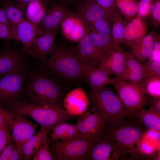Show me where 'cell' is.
<instances>
[{
    "label": "cell",
    "mask_w": 160,
    "mask_h": 160,
    "mask_svg": "<svg viewBox=\"0 0 160 160\" xmlns=\"http://www.w3.org/2000/svg\"><path fill=\"white\" fill-rule=\"evenodd\" d=\"M64 93L54 79L37 65L30 64L26 68V78L19 100L40 105L62 106Z\"/></svg>",
    "instance_id": "1"
},
{
    "label": "cell",
    "mask_w": 160,
    "mask_h": 160,
    "mask_svg": "<svg viewBox=\"0 0 160 160\" xmlns=\"http://www.w3.org/2000/svg\"><path fill=\"white\" fill-rule=\"evenodd\" d=\"M23 114L35 121L42 128L49 132L59 124L76 116L68 112L62 106L40 105L19 100L5 109Z\"/></svg>",
    "instance_id": "2"
},
{
    "label": "cell",
    "mask_w": 160,
    "mask_h": 160,
    "mask_svg": "<svg viewBox=\"0 0 160 160\" xmlns=\"http://www.w3.org/2000/svg\"><path fill=\"white\" fill-rule=\"evenodd\" d=\"M106 127L105 135L130 154L132 159L141 156L139 147L145 131L141 124L132 118Z\"/></svg>",
    "instance_id": "3"
},
{
    "label": "cell",
    "mask_w": 160,
    "mask_h": 160,
    "mask_svg": "<svg viewBox=\"0 0 160 160\" xmlns=\"http://www.w3.org/2000/svg\"><path fill=\"white\" fill-rule=\"evenodd\" d=\"M89 97L91 107L108 125H114L130 117L131 113L123 106L118 95L108 88L104 87L90 91Z\"/></svg>",
    "instance_id": "4"
},
{
    "label": "cell",
    "mask_w": 160,
    "mask_h": 160,
    "mask_svg": "<svg viewBox=\"0 0 160 160\" xmlns=\"http://www.w3.org/2000/svg\"><path fill=\"white\" fill-rule=\"evenodd\" d=\"M40 61L53 74L71 80L83 78L81 65L74 49L55 44L47 61Z\"/></svg>",
    "instance_id": "5"
},
{
    "label": "cell",
    "mask_w": 160,
    "mask_h": 160,
    "mask_svg": "<svg viewBox=\"0 0 160 160\" xmlns=\"http://www.w3.org/2000/svg\"><path fill=\"white\" fill-rule=\"evenodd\" d=\"M93 143L77 137L54 142L51 144L50 149L55 160H86Z\"/></svg>",
    "instance_id": "6"
},
{
    "label": "cell",
    "mask_w": 160,
    "mask_h": 160,
    "mask_svg": "<svg viewBox=\"0 0 160 160\" xmlns=\"http://www.w3.org/2000/svg\"><path fill=\"white\" fill-rule=\"evenodd\" d=\"M113 85L122 105L130 113L141 110L147 103L148 94L141 83L121 80Z\"/></svg>",
    "instance_id": "7"
},
{
    "label": "cell",
    "mask_w": 160,
    "mask_h": 160,
    "mask_svg": "<svg viewBox=\"0 0 160 160\" xmlns=\"http://www.w3.org/2000/svg\"><path fill=\"white\" fill-rule=\"evenodd\" d=\"M26 66L0 78V106L4 109L19 100L26 78Z\"/></svg>",
    "instance_id": "8"
},
{
    "label": "cell",
    "mask_w": 160,
    "mask_h": 160,
    "mask_svg": "<svg viewBox=\"0 0 160 160\" xmlns=\"http://www.w3.org/2000/svg\"><path fill=\"white\" fill-rule=\"evenodd\" d=\"M79 116L76 124L77 137L85 138L94 142L105 135L106 123L94 108L91 107L87 111Z\"/></svg>",
    "instance_id": "9"
},
{
    "label": "cell",
    "mask_w": 160,
    "mask_h": 160,
    "mask_svg": "<svg viewBox=\"0 0 160 160\" xmlns=\"http://www.w3.org/2000/svg\"><path fill=\"white\" fill-rule=\"evenodd\" d=\"M22 46L15 41L4 42L0 49V78L22 67L29 61Z\"/></svg>",
    "instance_id": "10"
},
{
    "label": "cell",
    "mask_w": 160,
    "mask_h": 160,
    "mask_svg": "<svg viewBox=\"0 0 160 160\" xmlns=\"http://www.w3.org/2000/svg\"><path fill=\"white\" fill-rule=\"evenodd\" d=\"M127 153L117 143L104 135L92 143L88 153V160H124Z\"/></svg>",
    "instance_id": "11"
},
{
    "label": "cell",
    "mask_w": 160,
    "mask_h": 160,
    "mask_svg": "<svg viewBox=\"0 0 160 160\" xmlns=\"http://www.w3.org/2000/svg\"><path fill=\"white\" fill-rule=\"evenodd\" d=\"M11 112L9 121L11 135L16 145L22 148L24 143L34 134L38 125L25 115Z\"/></svg>",
    "instance_id": "12"
},
{
    "label": "cell",
    "mask_w": 160,
    "mask_h": 160,
    "mask_svg": "<svg viewBox=\"0 0 160 160\" xmlns=\"http://www.w3.org/2000/svg\"><path fill=\"white\" fill-rule=\"evenodd\" d=\"M63 36L73 42H79L88 33L89 27L77 13L70 11L64 18L60 25Z\"/></svg>",
    "instance_id": "13"
},
{
    "label": "cell",
    "mask_w": 160,
    "mask_h": 160,
    "mask_svg": "<svg viewBox=\"0 0 160 160\" xmlns=\"http://www.w3.org/2000/svg\"><path fill=\"white\" fill-rule=\"evenodd\" d=\"M79 59L81 65L82 77L88 84L90 91H95L107 84H114L117 82L116 78L110 77L100 67L89 62Z\"/></svg>",
    "instance_id": "14"
},
{
    "label": "cell",
    "mask_w": 160,
    "mask_h": 160,
    "mask_svg": "<svg viewBox=\"0 0 160 160\" xmlns=\"http://www.w3.org/2000/svg\"><path fill=\"white\" fill-rule=\"evenodd\" d=\"M15 40L22 45L25 54L28 56L34 40L43 34L38 26L24 19L12 27Z\"/></svg>",
    "instance_id": "15"
},
{
    "label": "cell",
    "mask_w": 160,
    "mask_h": 160,
    "mask_svg": "<svg viewBox=\"0 0 160 160\" xmlns=\"http://www.w3.org/2000/svg\"><path fill=\"white\" fill-rule=\"evenodd\" d=\"M71 11L68 5L63 4L58 0L52 1L38 26V28L46 33L59 27L64 18Z\"/></svg>",
    "instance_id": "16"
},
{
    "label": "cell",
    "mask_w": 160,
    "mask_h": 160,
    "mask_svg": "<svg viewBox=\"0 0 160 160\" xmlns=\"http://www.w3.org/2000/svg\"><path fill=\"white\" fill-rule=\"evenodd\" d=\"M90 103L89 97L81 87L76 88L67 94L62 101V105L70 114L80 116L86 112Z\"/></svg>",
    "instance_id": "17"
},
{
    "label": "cell",
    "mask_w": 160,
    "mask_h": 160,
    "mask_svg": "<svg viewBox=\"0 0 160 160\" xmlns=\"http://www.w3.org/2000/svg\"><path fill=\"white\" fill-rule=\"evenodd\" d=\"M58 30L59 27L36 39L32 44L28 56L43 62H46L54 48L55 37Z\"/></svg>",
    "instance_id": "18"
},
{
    "label": "cell",
    "mask_w": 160,
    "mask_h": 160,
    "mask_svg": "<svg viewBox=\"0 0 160 160\" xmlns=\"http://www.w3.org/2000/svg\"><path fill=\"white\" fill-rule=\"evenodd\" d=\"M128 55L119 46L107 55L99 67L109 76L114 75L118 82L124 71Z\"/></svg>",
    "instance_id": "19"
},
{
    "label": "cell",
    "mask_w": 160,
    "mask_h": 160,
    "mask_svg": "<svg viewBox=\"0 0 160 160\" xmlns=\"http://www.w3.org/2000/svg\"><path fill=\"white\" fill-rule=\"evenodd\" d=\"M77 13L88 25L97 20L113 18L95 0H79L76 2Z\"/></svg>",
    "instance_id": "20"
},
{
    "label": "cell",
    "mask_w": 160,
    "mask_h": 160,
    "mask_svg": "<svg viewBox=\"0 0 160 160\" xmlns=\"http://www.w3.org/2000/svg\"><path fill=\"white\" fill-rule=\"evenodd\" d=\"M148 75L146 65L140 63L132 55L129 54L125 68L118 81L125 80L144 84Z\"/></svg>",
    "instance_id": "21"
},
{
    "label": "cell",
    "mask_w": 160,
    "mask_h": 160,
    "mask_svg": "<svg viewBox=\"0 0 160 160\" xmlns=\"http://www.w3.org/2000/svg\"><path fill=\"white\" fill-rule=\"evenodd\" d=\"M87 34L78 42L74 52L79 58L99 67L105 56L89 41Z\"/></svg>",
    "instance_id": "22"
},
{
    "label": "cell",
    "mask_w": 160,
    "mask_h": 160,
    "mask_svg": "<svg viewBox=\"0 0 160 160\" xmlns=\"http://www.w3.org/2000/svg\"><path fill=\"white\" fill-rule=\"evenodd\" d=\"M89 27L87 34L89 41L105 56L112 50L119 46V43L112 36L98 33Z\"/></svg>",
    "instance_id": "23"
},
{
    "label": "cell",
    "mask_w": 160,
    "mask_h": 160,
    "mask_svg": "<svg viewBox=\"0 0 160 160\" xmlns=\"http://www.w3.org/2000/svg\"><path fill=\"white\" fill-rule=\"evenodd\" d=\"M134 117L141 124H143L149 129L160 131V114L158 111L151 106L147 110H140L131 113L130 117Z\"/></svg>",
    "instance_id": "24"
},
{
    "label": "cell",
    "mask_w": 160,
    "mask_h": 160,
    "mask_svg": "<svg viewBox=\"0 0 160 160\" xmlns=\"http://www.w3.org/2000/svg\"><path fill=\"white\" fill-rule=\"evenodd\" d=\"M155 39L153 35L149 34L142 38L131 47L134 57L137 60L145 65L148 63Z\"/></svg>",
    "instance_id": "25"
},
{
    "label": "cell",
    "mask_w": 160,
    "mask_h": 160,
    "mask_svg": "<svg viewBox=\"0 0 160 160\" xmlns=\"http://www.w3.org/2000/svg\"><path fill=\"white\" fill-rule=\"evenodd\" d=\"M40 128V131L31 137L22 147L24 160L31 159L36 151L47 140V135L49 132Z\"/></svg>",
    "instance_id": "26"
},
{
    "label": "cell",
    "mask_w": 160,
    "mask_h": 160,
    "mask_svg": "<svg viewBox=\"0 0 160 160\" xmlns=\"http://www.w3.org/2000/svg\"><path fill=\"white\" fill-rule=\"evenodd\" d=\"M47 4L39 1L30 3L24 10V19L38 26L47 11Z\"/></svg>",
    "instance_id": "27"
},
{
    "label": "cell",
    "mask_w": 160,
    "mask_h": 160,
    "mask_svg": "<svg viewBox=\"0 0 160 160\" xmlns=\"http://www.w3.org/2000/svg\"><path fill=\"white\" fill-rule=\"evenodd\" d=\"M77 136L76 124L65 122L59 124L53 129L49 140L51 143L59 140L75 138Z\"/></svg>",
    "instance_id": "28"
},
{
    "label": "cell",
    "mask_w": 160,
    "mask_h": 160,
    "mask_svg": "<svg viewBox=\"0 0 160 160\" xmlns=\"http://www.w3.org/2000/svg\"><path fill=\"white\" fill-rule=\"evenodd\" d=\"M0 5L4 8L12 28L24 19V11L20 8L13 1L0 0Z\"/></svg>",
    "instance_id": "29"
},
{
    "label": "cell",
    "mask_w": 160,
    "mask_h": 160,
    "mask_svg": "<svg viewBox=\"0 0 160 160\" xmlns=\"http://www.w3.org/2000/svg\"><path fill=\"white\" fill-rule=\"evenodd\" d=\"M118 9L122 14L127 17L133 16L136 13L138 3L135 0H114Z\"/></svg>",
    "instance_id": "30"
},
{
    "label": "cell",
    "mask_w": 160,
    "mask_h": 160,
    "mask_svg": "<svg viewBox=\"0 0 160 160\" xmlns=\"http://www.w3.org/2000/svg\"><path fill=\"white\" fill-rule=\"evenodd\" d=\"M112 20L108 18H103L96 20L88 25L89 27L95 31L111 36V24Z\"/></svg>",
    "instance_id": "31"
},
{
    "label": "cell",
    "mask_w": 160,
    "mask_h": 160,
    "mask_svg": "<svg viewBox=\"0 0 160 160\" xmlns=\"http://www.w3.org/2000/svg\"><path fill=\"white\" fill-rule=\"evenodd\" d=\"M49 140L41 146L34 153L33 160H55L50 149Z\"/></svg>",
    "instance_id": "32"
},
{
    "label": "cell",
    "mask_w": 160,
    "mask_h": 160,
    "mask_svg": "<svg viewBox=\"0 0 160 160\" xmlns=\"http://www.w3.org/2000/svg\"><path fill=\"white\" fill-rule=\"evenodd\" d=\"M144 86L148 94L160 97V77L149 76Z\"/></svg>",
    "instance_id": "33"
},
{
    "label": "cell",
    "mask_w": 160,
    "mask_h": 160,
    "mask_svg": "<svg viewBox=\"0 0 160 160\" xmlns=\"http://www.w3.org/2000/svg\"><path fill=\"white\" fill-rule=\"evenodd\" d=\"M118 17L113 21L111 34L114 39L119 43L123 41L124 25L121 20L118 18L117 19Z\"/></svg>",
    "instance_id": "34"
},
{
    "label": "cell",
    "mask_w": 160,
    "mask_h": 160,
    "mask_svg": "<svg viewBox=\"0 0 160 160\" xmlns=\"http://www.w3.org/2000/svg\"><path fill=\"white\" fill-rule=\"evenodd\" d=\"M113 19L119 15L118 10L114 0H95Z\"/></svg>",
    "instance_id": "35"
},
{
    "label": "cell",
    "mask_w": 160,
    "mask_h": 160,
    "mask_svg": "<svg viewBox=\"0 0 160 160\" xmlns=\"http://www.w3.org/2000/svg\"><path fill=\"white\" fill-rule=\"evenodd\" d=\"M10 117L11 116L9 121L0 128V154L7 144L13 139L10 128Z\"/></svg>",
    "instance_id": "36"
},
{
    "label": "cell",
    "mask_w": 160,
    "mask_h": 160,
    "mask_svg": "<svg viewBox=\"0 0 160 160\" xmlns=\"http://www.w3.org/2000/svg\"><path fill=\"white\" fill-rule=\"evenodd\" d=\"M139 149L141 155H149L154 152L156 147L155 143L143 138L139 144Z\"/></svg>",
    "instance_id": "37"
},
{
    "label": "cell",
    "mask_w": 160,
    "mask_h": 160,
    "mask_svg": "<svg viewBox=\"0 0 160 160\" xmlns=\"http://www.w3.org/2000/svg\"><path fill=\"white\" fill-rule=\"evenodd\" d=\"M0 39L3 40L4 42L15 40L12 28L0 23Z\"/></svg>",
    "instance_id": "38"
},
{
    "label": "cell",
    "mask_w": 160,
    "mask_h": 160,
    "mask_svg": "<svg viewBox=\"0 0 160 160\" xmlns=\"http://www.w3.org/2000/svg\"><path fill=\"white\" fill-rule=\"evenodd\" d=\"M145 65L149 76L160 77V60L148 62Z\"/></svg>",
    "instance_id": "39"
},
{
    "label": "cell",
    "mask_w": 160,
    "mask_h": 160,
    "mask_svg": "<svg viewBox=\"0 0 160 160\" xmlns=\"http://www.w3.org/2000/svg\"><path fill=\"white\" fill-rule=\"evenodd\" d=\"M152 3V1L147 2L140 1L138 2L137 12L140 17H145L150 13Z\"/></svg>",
    "instance_id": "40"
},
{
    "label": "cell",
    "mask_w": 160,
    "mask_h": 160,
    "mask_svg": "<svg viewBox=\"0 0 160 160\" xmlns=\"http://www.w3.org/2000/svg\"><path fill=\"white\" fill-rule=\"evenodd\" d=\"M16 144L13 139L4 148L0 154V160H9Z\"/></svg>",
    "instance_id": "41"
},
{
    "label": "cell",
    "mask_w": 160,
    "mask_h": 160,
    "mask_svg": "<svg viewBox=\"0 0 160 160\" xmlns=\"http://www.w3.org/2000/svg\"><path fill=\"white\" fill-rule=\"evenodd\" d=\"M150 13L154 20L160 23V0H156L153 3L151 8Z\"/></svg>",
    "instance_id": "42"
},
{
    "label": "cell",
    "mask_w": 160,
    "mask_h": 160,
    "mask_svg": "<svg viewBox=\"0 0 160 160\" xmlns=\"http://www.w3.org/2000/svg\"><path fill=\"white\" fill-rule=\"evenodd\" d=\"M143 138L156 143L159 141L160 132L148 129L145 132Z\"/></svg>",
    "instance_id": "43"
},
{
    "label": "cell",
    "mask_w": 160,
    "mask_h": 160,
    "mask_svg": "<svg viewBox=\"0 0 160 160\" xmlns=\"http://www.w3.org/2000/svg\"><path fill=\"white\" fill-rule=\"evenodd\" d=\"M23 160L24 156L22 148H20L15 145L9 160Z\"/></svg>",
    "instance_id": "44"
},
{
    "label": "cell",
    "mask_w": 160,
    "mask_h": 160,
    "mask_svg": "<svg viewBox=\"0 0 160 160\" xmlns=\"http://www.w3.org/2000/svg\"><path fill=\"white\" fill-rule=\"evenodd\" d=\"M11 112L0 106V128L7 123L10 118Z\"/></svg>",
    "instance_id": "45"
},
{
    "label": "cell",
    "mask_w": 160,
    "mask_h": 160,
    "mask_svg": "<svg viewBox=\"0 0 160 160\" xmlns=\"http://www.w3.org/2000/svg\"><path fill=\"white\" fill-rule=\"evenodd\" d=\"M15 2L18 6L24 11L26 6L29 4L33 1H39L48 3L50 0H12Z\"/></svg>",
    "instance_id": "46"
},
{
    "label": "cell",
    "mask_w": 160,
    "mask_h": 160,
    "mask_svg": "<svg viewBox=\"0 0 160 160\" xmlns=\"http://www.w3.org/2000/svg\"><path fill=\"white\" fill-rule=\"evenodd\" d=\"M160 97H154L151 96L148 100H147L151 106L159 113H160Z\"/></svg>",
    "instance_id": "47"
},
{
    "label": "cell",
    "mask_w": 160,
    "mask_h": 160,
    "mask_svg": "<svg viewBox=\"0 0 160 160\" xmlns=\"http://www.w3.org/2000/svg\"><path fill=\"white\" fill-rule=\"evenodd\" d=\"M0 23L12 28L11 24L7 18L5 9L2 7H0Z\"/></svg>",
    "instance_id": "48"
},
{
    "label": "cell",
    "mask_w": 160,
    "mask_h": 160,
    "mask_svg": "<svg viewBox=\"0 0 160 160\" xmlns=\"http://www.w3.org/2000/svg\"><path fill=\"white\" fill-rule=\"evenodd\" d=\"M61 3L65 4L68 5L69 4L73 2H76L79 0H58Z\"/></svg>",
    "instance_id": "49"
},
{
    "label": "cell",
    "mask_w": 160,
    "mask_h": 160,
    "mask_svg": "<svg viewBox=\"0 0 160 160\" xmlns=\"http://www.w3.org/2000/svg\"><path fill=\"white\" fill-rule=\"evenodd\" d=\"M153 0H140V1L144 2H151Z\"/></svg>",
    "instance_id": "50"
}]
</instances>
